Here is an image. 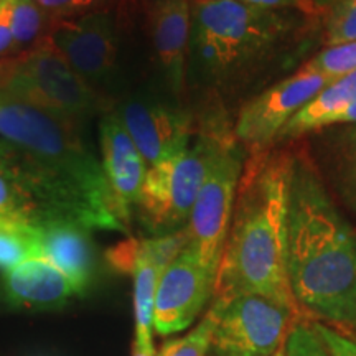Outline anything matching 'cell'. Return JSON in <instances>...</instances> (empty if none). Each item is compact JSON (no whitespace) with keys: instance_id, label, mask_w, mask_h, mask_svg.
Instances as JSON below:
<instances>
[{"instance_id":"5b68a950","label":"cell","mask_w":356,"mask_h":356,"mask_svg":"<svg viewBox=\"0 0 356 356\" xmlns=\"http://www.w3.org/2000/svg\"><path fill=\"white\" fill-rule=\"evenodd\" d=\"M287 20L270 8L238 0H198L191 30L200 53L213 70H229L261 55L286 32Z\"/></svg>"},{"instance_id":"ba28073f","label":"cell","mask_w":356,"mask_h":356,"mask_svg":"<svg viewBox=\"0 0 356 356\" xmlns=\"http://www.w3.org/2000/svg\"><path fill=\"white\" fill-rule=\"evenodd\" d=\"M243 168L241 149L236 142L226 139L216 163L198 191L188 222L184 228L186 249L198 257L215 279L228 238Z\"/></svg>"},{"instance_id":"f546056e","label":"cell","mask_w":356,"mask_h":356,"mask_svg":"<svg viewBox=\"0 0 356 356\" xmlns=\"http://www.w3.org/2000/svg\"><path fill=\"white\" fill-rule=\"evenodd\" d=\"M132 356H157L152 343V337H136L132 345Z\"/></svg>"},{"instance_id":"ac0fdd59","label":"cell","mask_w":356,"mask_h":356,"mask_svg":"<svg viewBox=\"0 0 356 356\" xmlns=\"http://www.w3.org/2000/svg\"><path fill=\"white\" fill-rule=\"evenodd\" d=\"M0 222L38 228L42 213L12 163L0 154Z\"/></svg>"},{"instance_id":"6da1fadb","label":"cell","mask_w":356,"mask_h":356,"mask_svg":"<svg viewBox=\"0 0 356 356\" xmlns=\"http://www.w3.org/2000/svg\"><path fill=\"white\" fill-rule=\"evenodd\" d=\"M76 127L0 92V154L32 195L43 225L68 221L126 233L101 162Z\"/></svg>"},{"instance_id":"1f68e13d","label":"cell","mask_w":356,"mask_h":356,"mask_svg":"<svg viewBox=\"0 0 356 356\" xmlns=\"http://www.w3.org/2000/svg\"><path fill=\"white\" fill-rule=\"evenodd\" d=\"M273 356H287V353H286V346H284V348H280L277 353H274Z\"/></svg>"},{"instance_id":"4316f807","label":"cell","mask_w":356,"mask_h":356,"mask_svg":"<svg viewBox=\"0 0 356 356\" xmlns=\"http://www.w3.org/2000/svg\"><path fill=\"white\" fill-rule=\"evenodd\" d=\"M343 154L346 184L350 185L351 193H353L356 198V129L350 131L348 137H346Z\"/></svg>"},{"instance_id":"ffe728a7","label":"cell","mask_w":356,"mask_h":356,"mask_svg":"<svg viewBox=\"0 0 356 356\" xmlns=\"http://www.w3.org/2000/svg\"><path fill=\"white\" fill-rule=\"evenodd\" d=\"M10 3V25L13 35V50L33 42L42 32L47 13L37 0H8Z\"/></svg>"},{"instance_id":"cb8c5ba5","label":"cell","mask_w":356,"mask_h":356,"mask_svg":"<svg viewBox=\"0 0 356 356\" xmlns=\"http://www.w3.org/2000/svg\"><path fill=\"white\" fill-rule=\"evenodd\" d=\"M287 356H332L312 323L302 320L292 328L286 341Z\"/></svg>"},{"instance_id":"44dd1931","label":"cell","mask_w":356,"mask_h":356,"mask_svg":"<svg viewBox=\"0 0 356 356\" xmlns=\"http://www.w3.org/2000/svg\"><path fill=\"white\" fill-rule=\"evenodd\" d=\"M216 327V314L211 309L188 335L165 341L157 356H207L211 348L213 332Z\"/></svg>"},{"instance_id":"f1b7e54d","label":"cell","mask_w":356,"mask_h":356,"mask_svg":"<svg viewBox=\"0 0 356 356\" xmlns=\"http://www.w3.org/2000/svg\"><path fill=\"white\" fill-rule=\"evenodd\" d=\"M238 2L248 3V6L270 8V10H275V8H282V7L304 6L305 0H238Z\"/></svg>"},{"instance_id":"e0dca14e","label":"cell","mask_w":356,"mask_h":356,"mask_svg":"<svg viewBox=\"0 0 356 356\" xmlns=\"http://www.w3.org/2000/svg\"><path fill=\"white\" fill-rule=\"evenodd\" d=\"M356 99V73L335 79L318 91L280 131L282 137H297L335 124L338 114Z\"/></svg>"},{"instance_id":"d4e9b609","label":"cell","mask_w":356,"mask_h":356,"mask_svg":"<svg viewBox=\"0 0 356 356\" xmlns=\"http://www.w3.org/2000/svg\"><path fill=\"white\" fill-rule=\"evenodd\" d=\"M106 0H37L47 15L55 19H66V17H81L86 13L97 12L96 8L104 6Z\"/></svg>"},{"instance_id":"3957f363","label":"cell","mask_w":356,"mask_h":356,"mask_svg":"<svg viewBox=\"0 0 356 356\" xmlns=\"http://www.w3.org/2000/svg\"><path fill=\"white\" fill-rule=\"evenodd\" d=\"M287 270L297 304L330 323H356V234L305 160H293Z\"/></svg>"},{"instance_id":"603a6c76","label":"cell","mask_w":356,"mask_h":356,"mask_svg":"<svg viewBox=\"0 0 356 356\" xmlns=\"http://www.w3.org/2000/svg\"><path fill=\"white\" fill-rule=\"evenodd\" d=\"M327 44H340L356 40V0H338L327 24Z\"/></svg>"},{"instance_id":"4fadbf2b","label":"cell","mask_w":356,"mask_h":356,"mask_svg":"<svg viewBox=\"0 0 356 356\" xmlns=\"http://www.w3.org/2000/svg\"><path fill=\"white\" fill-rule=\"evenodd\" d=\"M99 142L102 170L108 178L119 220L127 229L132 208L140 198L147 165L118 114L102 118Z\"/></svg>"},{"instance_id":"83f0119b","label":"cell","mask_w":356,"mask_h":356,"mask_svg":"<svg viewBox=\"0 0 356 356\" xmlns=\"http://www.w3.org/2000/svg\"><path fill=\"white\" fill-rule=\"evenodd\" d=\"M13 35L10 25V3L8 0H0V55L12 51Z\"/></svg>"},{"instance_id":"7a4b0ae2","label":"cell","mask_w":356,"mask_h":356,"mask_svg":"<svg viewBox=\"0 0 356 356\" xmlns=\"http://www.w3.org/2000/svg\"><path fill=\"white\" fill-rule=\"evenodd\" d=\"M292 170L287 154H259L244 163L213 300L252 293L305 315L287 270Z\"/></svg>"},{"instance_id":"9c48e42d","label":"cell","mask_w":356,"mask_h":356,"mask_svg":"<svg viewBox=\"0 0 356 356\" xmlns=\"http://www.w3.org/2000/svg\"><path fill=\"white\" fill-rule=\"evenodd\" d=\"M330 83L332 79L318 71L302 66L292 76L266 89L244 106L234 127L236 137L251 149L262 150L312 97Z\"/></svg>"},{"instance_id":"9a60e30c","label":"cell","mask_w":356,"mask_h":356,"mask_svg":"<svg viewBox=\"0 0 356 356\" xmlns=\"http://www.w3.org/2000/svg\"><path fill=\"white\" fill-rule=\"evenodd\" d=\"M38 257H44L71 280L76 293L88 291L95 254L88 229L68 221H51L37 228Z\"/></svg>"},{"instance_id":"5bb4252c","label":"cell","mask_w":356,"mask_h":356,"mask_svg":"<svg viewBox=\"0 0 356 356\" xmlns=\"http://www.w3.org/2000/svg\"><path fill=\"white\" fill-rule=\"evenodd\" d=\"M3 293L12 305L42 310L63 307L76 291L50 261L30 257L3 273Z\"/></svg>"},{"instance_id":"8992f818","label":"cell","mask_w":356,"mask_h":356,"mask_svg":"<svg viewBox=\"0 0 356 356\" xmlns=\"http://www.w3.org/2000/svg\"><path fill=\"white\" fill-rule=\"evenodd\" d=\"M225 137L203 134L185 152L147 168L136 208L155 234H170L188 222L198 191L216 163Z\"/></svg>"},{"instance_id":"30bf717a","label":"cell","mask_w":356,"mask_h":356,"mask_svg":"<svg viewBox=\"0 0 356 356\" xmlns=\"http://www.w3.org/2000/svg\"><path fill=\"white\" fill-rule=\"evenodd\" d=\"M215 292V277L184 249L160 275L154 304V330L172 335L188 328Z\"/></svg>"},{"instance_id":"484cf974","label":"cell","mask_w":356,"mask_h":356,"mask_svg":"<svg viewBox=\"0 0 356 356\" xmlns=\"http://www.w3.org/2000/svg\"><path fill=\"white\" fill-rule=\"evenodd\" d=\"M312 327L322 338L323 345L327 346L328 353L332 356H356V338L320 322H312Z\"/></svg>"},{"instance_id":"4dcf8cb0","label":"cell","mask_w":356,"mask_h":356,"mask_svg":"<svg viewBox=\"0 0 356 356\" xmlns=\"http://www.w3.org/2000/svg\"><path fill=\"white\" fill-rule=\"evenodd\" d=\"M335 124H356V99L351 101L350 104L338 114Z\"/></svg>"},{"instance_id":"52a82bcc","label":"cell","mask_w":356,"mask_h":356,"mask_svg":"<svg viewBox=\"0 0 356 356\" xmlns=\"http://www.w3.org/2000/svg\"><path fill=\"white\" fill-rule=\"evenodd\" d=\"M216 314L211 348L215 356H273L286 346L304 314L252 293L213 300Z\"/></svg>"},{"instance_id":"8fae6325","label":"cell","mask_w":356,"mask_h":356,"mask_svg":"<svg viewBox=\"0 0 356 356\" xmlns=\"http://www.w3.org/2000/svg\"><path fill=\"white\" fill-rule=\"evenodd\" d=\"M48 37L89 86L104 83L113 73L118 43L108 13L92 12L58 22Z\"/></svg>"},{"instance_id":"d6986e66","label":"cell","mask_w":356,"mask_h":356,"mask_svg":"<svg viewBox=\"0 0 356 356\" xmlns=\"http://www.w3.org/2000/svg\"><path fill=\"white\" fill-rule=\"evenodd\" d=\"M37 228L0 222V269H12L30 257H38Z\"/></svg>"},{"instance_id":"7402d4cb","label":"cell","mask_w":356,"mask_h":356,"mask_svg":"<svg viewBox=\"0 0 356 356\" xmlns=\"http://www.w3.org/2000/svg\"><path fill=\"white\" fill-rule=\"evenodd\" d=\"M307 66L332 81L356 73V40L327 47L312 58Z\"/></svg>"},{"instance_id":"277c9868","label":"cell","mask_w":356,"mask_h":356,"mask_svg":"<svg viewBox=\"0 0 356 356\" xmlns=\"http://www.w3.org/2000/svg\"><path fill=\"white\" fill-rule=\"evenodd\" d=\"M0 92L76 124L99 109L101 97L71 68L51 38L0 65Z\"/></svg>"},{"instance_id":"7c38bea8","label":"cell","mask_w":356,"mask_h":356,"mask_svg":"<svg viewBox=\"0 0 356 356\" xmlns=\"http://www.w3.org/2000/svg\"><path fill=\"white\" fill-rule=\"evenodd\" d=\"M147 168L185 152L193 127L184 111L149 101H129L118 113Z\"/></svg>"},{"instance_id":"2e32d148","label":"cell","mask_w":356,"mask_h":356,"mask_svg":"<svg viewBox=\"0 0 356 356\" xmlns=\"http://www.w3.org/2000/svg\"><path fill=\"white\" fill-rule=\"evenodd\" d=\"M191 33L188 0H159L152 13V37L168 84L180 92L185 84L186 47Z\"/></svg>"}]
</instances>
